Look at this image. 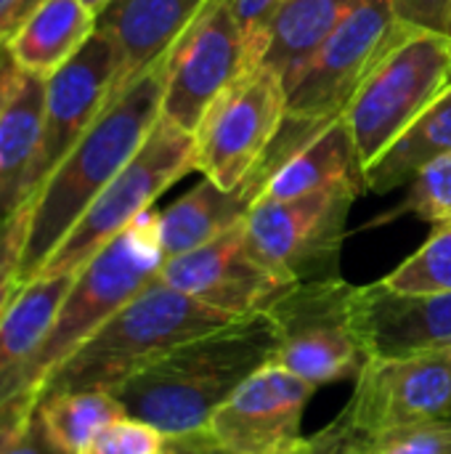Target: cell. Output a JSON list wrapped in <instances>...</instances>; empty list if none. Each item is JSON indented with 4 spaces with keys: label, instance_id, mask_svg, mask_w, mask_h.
I'll return each mask as SVG.
<instances>
[{
    "label": "cell",
    "instance_id": "cell-2",
    "mask_svg": "<svg viewBox=\"0 0 451 454\" xmlns=\"http://www.w3.org/2000/svg\"><path fill=\"white\" fill-rule=\"evenodd\" d=\"M165 59L120 90L29 202L21 285L32 282L90 202L136 157L162 117Z\"/></svg>",
    "mask_w": 451,
    "mask_h": 454
},
{
    "label": "cell",
    "instance_id": "cell-1",
    "mask_svg": "<svg viewBox=\"0 0 451 454\" xmlns=\"http://www.w3.org/2000/svg\"><path fill=\"white\" fill-rule=\"evenodd\" d=\"M276 340L266 314L231 322L162 354L112 394L167 439L205 434L213 415L266 364Z\"/></svg>",
    "mask_w": 451,
    "mask_h": 454
},
{
    "label": "cell",
    "instance_id": "cell-34",
    "mask_svg": "<svg viewBox=\"0 0 451 454\" xmlns=\"http://www.w3.org/2000/svg\"><path fill=\"white\" fill-rule=\"evenodd\" d=\"M300 454H362V442L343 426L340 418H335L327 428L308 436Z\"/></svg>",
    "mask_w": 451,
    "mask_h": 454
},
{
    "label": "cell",
    "instance_id": "cell-10",
    "mask_svg": "<svg viewBox=\"0 0 451 454\" xmlns=\"http://www.w3.org/2000/svg\"><path fill=\"white\" fill-rule=\"evenodd\" d=\"M287 117V88L266 67H250L205 112L194 130V170L221 189L245 186L263 165Z\"/></svg>",
    "mask_w": 451,
    "mask_h": 454
},
{
    "label": "cell",
    "instance_id": "cell-11",
    "mask_svg": "<svg viewBox=\"0 0 451 454\" xmlns=\"http://www.w3.org/2000/svg\"><path fill=\"white\" fill-rule=\"evenodd\" d=\"M250 67L253 51L231 3L207 0L165 56L162 117L194 136L210 104Z\"/></svg>",
    "mask_w": 451,
    "mask_h": 454
},
{
    "label": "cell",
    "instance_id": "cell-5",
    "mask_svg": "<svg viewBox=\"0 0 451 454\" xmlns=\"http://www.w3.org/2000/svg\"><path fill=\"white\" fill-rule=\"evenodd\" d=\"M165 263L157 210H146L74 271L48 340L35 362V391L120 309L146 290Z\"/></svg>",
    "mask_w": 451,
    "mask_h": 454
},
{
    "label": "cell",
    "instance_id": "cell-13",
    "mask_svg": "<svg viewBox=\"0 0 451 454\" xmlns=\"http://www.w3.org/2000/svg\"><path fill=\"white\" fill-rule=\"evenodd\" d=\"M316 388L279 364L258 370L210 420L207 436L231 454H300L303 412Z\"/></svg>",
    "mask_w": 451,
    "mask_h": 454
},
{
    "label": "cell",
    "instance_id": "cell-7",
    "mask_svg": "<svg viewBox=\"0 0 451 454\" xmlns=\"http://www.w3.org/2000/svg\"><path fill=\"white\" fill-rule=\"evenodd\" d=\"M189 170H194V136L159 117L136 157L90 202L37 277L74 274Z\"/></svg>",
    "mask_w": 451,
    "mask_h": 454
},
{
    "label": "cell",
    "instance_id": "cell-3",
    "mask_svg": "<svg viewBox=\"0 0 451 454\" xmlns=\"http://www.w3.org/2000/svg\"><path fill=\"white\" fill-rule=\"evenodd\" d=\"M231 322L239 319L154 279L48 375L40 396L82 388L114 391L175 346Z\"/></svg>",
    "mask_w": 451,
    "mask_h": 454
},
{
    "label": "cell",
    "instance_id": "cell-21",
    "mask_svg": "<svg viewBox=\"0 0 451 454\" xmlns=\"http://www.w3.org/2000/svg\"><path fill=\"white\" fill-rule=\"evenodd\" d=\"M258 200L260 186L253 181L229 192L205 178L173 205L157 210V231L165 261L197 250L218 239L221 234L242 226Z\"/></svg>",
    "mask_w": 451,
    "mask_h": 454
},
{
    "label": "cell",
    "instance_id": "cell-39",
    "mask_svg": "<svg viewBox=\"0 0 451 454\" xmlns=\"http://www.w3.org/2000/svg\"><path fill=\"white\" fill-rule=\"evenodd\" d=\"M82 3H85V5H88V8H90L93 13H98V11H104V8H106V5H109L112 0H82Z\"/></svg>",
    "mask_w": 451,
    "mask_h": 454
},
{
    "label": "cell",
    "instance_id": "cell-18",
    "mask_svg": "<svg viewBox=\"0 0 451 454\" xmlns=\"http://www.w3.org/2000/svg\"><path fill=\"white\" fill-rule=\"evenodd\" d=\"M74 274L35 277L21 285L0 319V404L35 391V362L48 340Z\"/></svg>",
    "mask_w": 451,
    "mask_h": 454
},
{
    "label": "cell",
    "instance_id": "cell-29",
    "mask_svg": "<svg viewBox=\"0 0 451 454\" xmlns=\"http://www.w3.org/2000/svg\"><path fill=\"white\" fill-rule=\"evenodd\" d=\"M362 454H451V420H436L362 442Z\"/></svg>",
    "mask_w": 451,
    "mask_h": 454
},
{
    "label": "cell",
    "instance_id": "cell-30",
    "mask_svg": "<svg viewBox=\"0 0 451 454\" xmlns=\"http://www.w3.org/2000/svg\"><path fill=\"white\" fill-rule=\"evenodd\" d=\"M29 229V205L0 218V319L21 287V258Z\"/></svg>",
    "mask_w": 451,
    "mask_h": 454
},
{
    "label": "cell",
    "instance_id": "cell-14",
    "mask_svg": "<svg viewBox=\"0 0 451 454\" xmlns=\"http://www.w3.org/2000/svg\"><path fill=\"white\" fill-rule=\"evenodd\" d=\"M120 56L112 40L96 29L80 53L45 80L43 138L32 170V200L64 154L85 136L104 106L114 98Z\"/></svg>",
    "mask_w": 451,
    "mask_h": 454
},
{
    "label": "cell",
    "instance_id": "cell-9",
    "mask_svg": "<svg viewBox=\"0 0 451 454\" xmlns=\"http://www.w3.org/2000/svg\"><path fill=\"white\" fill-rule=\"evenodd\" d=\"M409 35L391 0H367L306 61L287 88V120L324 130L346 117L354 96L396 43Z\"/></svg>",
    "mask_w": 451,
    "mask_h": 454
},
{
    "label": "cell",
    "instance_id": "cell-37",
    "mask_svg": "<svg viewBox=\"0 0 451 454\" xmlns=\"http://www.w3.org/2000/svg\"><path fill=\"white\" fill-rule=\"evenodd\" d=\"M210 436L207 434H197V436H181V439H170V447L165 454H202L210 447Z\"/></svg>",
    "mask_w": 451,
    "mask_h": 454
},
{
    "label": "cell",
    "instance_id": "cell-24",
    "mask_svg": "<svg viewBox=\"0 0 451 454\" xmlns=\"http://www.w3.org/2000/svg\"><path fill=\"white\" fill-rule=\"evenodd\" d=\"M447 154H451V88L364 168V186L367 192L385 194L396 186L412 184L428 165Z\"/></svg>",
    "mask_w": 451,
    "mask_h": 454
},
{
    "label": "cell",
    "instance_id": "cell-15",
    "mask_svg": "<svg viewBox=\"0 0 451 454\" xmlns=\"http://www.w3.org/2000/svg\"><path fill=\"white\" fill-rule=\"evenodd\" d=\"M157 279L234 319L266 314L292 287L255 258L245 239V223L197 250L167 258Z\"/></svg>",
    "mask_w": 451,
    "mask_h": 454
},
{
    "label": "cell",
    "instance_id": "cell-25",
    "mask_svg": "<svg viewBox=\"0 0 451 454\" xmlns=\"http://www.w3.org/2000/svg\"><path fill=\"white\" fill-rule=\"evenodd\" d=\"M37 415L48 436L69 454H80L90 439L112 420L128 415L112 391L82 388L40 396Z\"/></svg>",
    "mask_w": 451,
    "mask_h": 454
},
{
    "label": "cell",
    "instance_id": "cell-36",
    "mask_svg": "<svg viewBox=\"0 0 451 454\" xmlns=\"http://www.w3.org/2000/svg\"><path fill=\"white\" fill-rule=\"evenodd\" d=\"M40 0H0V51L21 27V21L37 8Z\"/></svg>",
    "mask_w": 451,
    "mask_h": 454
},
{
    "label": "cell",
    "instance_id": "cell-23",
    "mask_svg": "<svg viewBox=\"0 0 451 454\" xmlns=\"http://www.w3.org/2000/svg\"><path fill=\"white\" fill-rule=\"evenodd\" d=\"M346 181H364L359 152L346 117L327 125L295 154H290L266 181V200H290L322 192Z\"/></svg>",
    "mask_w": 451,
    "mask_h": 454
},
{
    "label": "cell",
    "instance_id": "cell-4",
    "mask_svg": "<svg viewBox=\"0 0 451 454\" xmlns=\"http://www.w3.org/2000/svg\"><path fill=\"white\" fill-rule=\"evenodd\" d=\"M266 317L274 330V364L314 388L356 380L369 354L362 327V285L343 277L300 282L284 290Z\"/></svg>",
    "mask_w": 451,
    "mask_h": 454
},
{
    "label": "cell",
    "instance_id": "cell-40",
    "mask_svg": "<svg viewBox=\"0 0 451 454\" xmlns=\"http://www.w3.org/2000/svg\"><path fill=\"white\" fill-rule=\"evenodd\" d=\"M202 454H231V452H226V450H221V447H215V444H210L207 450Z\"/></svg>",
    "mask_w": 451,
    "mask_h": 454
},
{
    "label": "cell",
    "instance_id": "cell-6",
    "mask_svg": "<svg viewBox=\"0 0 451 454\" xmlns=\"http://www.w3.org/2000/svg\"><path fill=\"white\" fill-rule=\"evenodd\" d=\"M364 192V181H346L290 200L260 197L245 221V239L255 258L287 285L335 279L346 221Z\"/></svg>",
    "mask_w": 451,
    "mask_h": 454
},
{
    "label": "cell",
    "instance_id": "cell-16",
    "mask_svg": "<svg viewBox=\"0 0 451 454\" xmlns=\"http://www.w3.org/2000/svg\"><path fill=\"white\" fill-rule=\"evenodd\" d=\"M362 327L369 362L451 351V293L362 285Z\"/></svg>",
    "mask_w": 451,
    "mask_h": 454
},
{
    "label": "cell",
    "instance_id": "cell-8",
    "mask_svg": "<svg viewBox=\"0 0 451 454\" xmlns=\"http://www.w3.org/2000/svg\"><path fill=\"white\" fill-rule=\"evenodd\" d=\"M447 88H451L449 37L409 32L396 43L364 80L346 112L362 173Z\"/></svg>",
    "mask_w": 451,
    "mask_h": 454
},
{
    "label": "cell",
    "instance_id": "cell-12",
    "mask_svg": "<svg viewBox=\"0 0 451 454\" xmlns=\"http://www.w3.org/2000/svg\"><path fill=\"white\" fill-rule=\"evenodd\" d=\"M354 383L356 388L338 418L359 442L451 420V351L372 359Z\"/></svg>",
    "mask_w": 451,
    "mask_h": 454
},
{
    "label": "cell",
    "instance_id": "cell-28",
    "mask_svg": "<svg viewBox=\"0 0 451 454\" xmlns=\"http://www.w3.org/2000/svg\"><path fill=\"white\" fill-rule=\"evenodd\" d=\"M170 439L154 426L122 415L104 426L80 454H165Z\"/></svg>",
    "mask_w": 451,
    "mask_h": 454
},
{
    "label": "cell",
    "instance_id": "cell-32",
    "mask_svg": "<svg viewBox=\"0 0 451 454\" xmlns=\"http://www.w3.org/2000/svg\"><path fill=\"white\" fill-rule=\"evenodd\" d=\"M37 404H40L37 391H24V394L8 399L5 404H0V454H5L16 444V439L21 436L27 423L37 412Z\"/></svg>",
    "mask_w": 451,
    "mask_h": 454
},
{
    "label": "cell",
    "instance_id": "cell-27",
    "mask_svg": "<svg viewBox=\"0 0 451 454\" xmlns=\"http://www.w3.org/2000/svg\"><path fill=\"white\" fill-rule=\"evenodd\" d=\"M415 215L433 226L451 221V154L428 165L412 184L407 200L388 215Z\"/></svg>",
    "mask_w": 451,
    "mask_h": 454
},
{
    "label": "cell",
    "instance_id": "cell-26",
    "mask_svg": "<svg viewBox=\"0 0 451 454\" xmlns=\"http://www.w3.org/2000/svg\"><path fill=\"white\" fill-rule=\"evenodd\" d=\"M383 285L401 293H451V221L436 226L428 242L396 266Z\"/></svg>",
    "mask_w": 451,
    "mask_h": 454
},
{
    "label": "cell",
    "instance_id": "cell-20",
    "mask_svg": "<svg viewBox=\"0 0 451 454\" xmlns=\"http://www.w3.org/2000/svg\"><path fill=\"white\" fill-rule=\"evenodd\" d=\"M45 80L16 69L0 106V218L32 202V170L43 138Z\"/></svg>",
    "mask_w": 451,
    "mask_h": 454
},
{
    "label": "cell",
    "instance_id": "cell-19",
    "mask_svg": "<svg viewBox=\"0 0 451 454\" xmlns=\"http://www.w3.org/2000/svg\"><path fill=\"white\" fill-rule=\"evenodd\" d=\"M367 0H282L258 40L255 64L271 69L284 88H290L306 61Z\"/></svg>",
    "mask_w": 451,
    "mask_h": 454
},
{
    "label": "cell",
    "instance_id": "cell-31",
    "mask_svg": "<svg viewBox=\"0 0 451 454\" xmlns=\"http://www.w3.org/2000/svg\"><path fill=\"white\" fill-rule=\"evenodd\" d=\"M391 8L409 32H431L451 40V0H391Z\"/></svg>",
    "mask_w": 451,
    "mask_h": 454
},
{
    "label": "cell",
    "instance_id": "cell-33",
    "mask_svg": "<svg viewBox=\"0 0 451 454\" xmlns=\"http://www.w3.org/2000/svg\"><path fill=\"white\" fill-rule=\"evenodd\" d=\"M245 35H247V43H250V51H253V61H255V48H258V40L268 24V19L274 16V11L279 8L282 0H229ZM258 67V64H255Z\"/></svg>",
    "mask_w": 451,
    "mask_h": 454
},
{
    "label": "cell",
    "instance_id": "cell-22",
    "mask_svg": "<svg viewBox=\"0 0 451 454\" xmlns=\"http://www.w3.org/2000/svg\"><path fill=\"white\" fill-rule=\"evenodd\" d=\"M96 32V13L82 0H40L5 43L11 64L32 77L48 80Z\"/></svg>",
    "mask_w": 451,
    "mask_h": 454
},
{
    "label": "cell",
    "instance_id": "cell-38",
    "mask_svg": "<svg viewBox=\"0 0 451 454\" xmlns=\"http://www.w3.org/2000/svg\"><path fill=\"white\" fill-rule=\"evenodd\" d=\"M13 77H16V67H13L11 59L5 56V51H0V106H3V101H5V96H8V90H11Z\"/></svg>",
    "mask_w": 451,
    "mask_h": 454
},
{
    "label": "cell",
    "instance_id": "cell-17",
    "mask_svg": "<svg viewBox=\"0 0 451 454\" xmlns=\"http://www.w3.org/2000/svg\"><path fill=\"white\" fill-rule=\"evenodd\" d=\"M207 0H112L96 13V29L120 56L117 90L157 67Z\"/></svg>",
    "mask_w": 451,
    "mask_h": 454
},
{
    "label": "cell",
    "instance_id": "cell-35",
    "mask_svg": "<svg viewBox=\"0 0 451 454\" xmlns=\"http://www.w3.org/2000/svg\"><path fill=\"white\" fill-rule=\"evenodd\" d=\"M5 454H69L64 452L51 436H48V431H45V426H43V420H40V415L35 412L32 415V420L27 423V428L21 431V436L16 439V444L8 450Z\"/></svg>",
    "mask_w": 451,
    "mask_h": 454
}]
</instances>
